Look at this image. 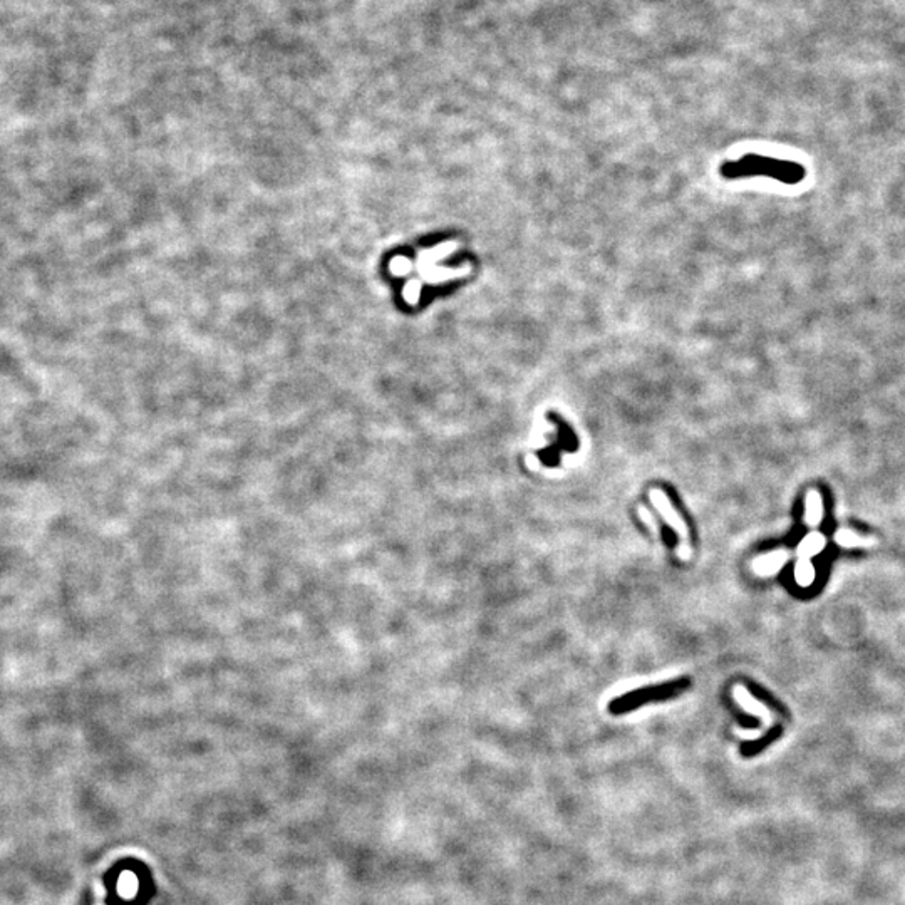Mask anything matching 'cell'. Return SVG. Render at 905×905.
<instances>
[{
	"label": "cell",
	"mask_w": 905,
	"mask_h": 905,
	"mask_svg": "<svg viewBox=\"0 0 905 905\" xmlns=\"http://www.w3.org/2000/svg\"><path fill=\"white\" fill-rule=\"evenodd\" d=\"M825 549H826L825 535H821L820 532H810L803 540L798 543L797 555L798 558H810V560H812V557L823 552Z\"/></svg>",
	"instance_id": "52a82bcc"
},
{
	"label": "cell",
	"mask_w": 905,
	"mask_h": 905,
	"mask_svg": "<svg viewBox=\"0 0 905 905\" xmlns=\"http://www.w3.org/2000/svg\"><path fill=\"white\" fill-rule=\"evenodd\" d=\"M814 578H817V570H814L812 560L810 558H798L797 565H794V582L801 589H808L812 587Z\"/></svg>",
	"instance_id": "9c48e42d"
},
{
	"label": "cell",
	"mask_w": 905,
	"mask_h": 905,
	"mask_svg": "<svg viewBox=\"0 0 905 905\" xmlns=\"http://www.w3.org/2000/svg\"><path fill=\"white\" fill-rule=\"evenodd\" d=\"M823 520V498L817 490H808L805 497V523L817 528Z\"/></svg>",
	"instance_id": "8992f818"
},
{
	"label": "cell",
	"mask_w": 905,
	"mask_h": 905,
	"mask_svg": "<svg viewBox=\"0 0 905 905\" xmlns=\"http://www.w3.org/2000/svg\"><path fill=\"white\" fill-rule=\"evenodd\" d=\"M733 694H734V699L739 703V706H741L743 709L747 711V713H751V714H756L758 718H761L765 723H770L768 707H766L763 703L756 701V699H754L753 696L747 692V689L745 686H741V684H736Z\"/></svg>",
	"instance_id": "5b68a950"
},
{
	"label": "cell",
	"mask_w": 905,
	"mask_h": 905,
	"mask_svg": "<svg viewBox=\"0 0 905 905\" xmlns=\"http://www.w3.org/2000/svg\"><path fill=\"white\" fill-rule=\"evenodd\" d=\"M833 538H835L837 545L844 546V549H865V546H873L877 543L875 538L861 537L850 528H840Z\"/></svg>",
	"instance_id": "ba28073f"
},
{
	"label": "cell",
	"mask_w": 905,
	"mask_h": 905,
	"mask_svg": "<svg viewBox=\"0 0 905 905\" xmlns=\"http://www.w3.org/2000/svg\"><path fill=\"white\" fill-rule=\"evenodd\" d=\"M724 171H727V176L751 175V173H758V175H771L774 176V178L788 181V183H794V181L801 180V176H803L801 166H797V164H790V163H781V161H774V160H766V158H750L746 161L743 160L739 164L726 166L724 168Z\"/></svg>",
	"instance_id": "6da1fadb"
},
{
	"label": "cell",
	"mask_w": 905,
	"mask_h": 905,
	"mask_svg": "<svg viewBox=\"0 0 905 905\" xmlns=\"http://www.w3.org/2000/svg\"><path fill=\"white\" fill-rule=\"evenodd\" d=\"M639 513H640V518H642V520H644L645 523H647V525H649V526H651V528H652V532H654L656 535H657V533H659V530H657V525H656V523H654V520H652V518H651V517H652V515H651V513H649V511H647V510H645V508H644V506H639Z\"/></svg>",
	"instance_id": "30bf717a"
},
{
	"label": "cell",
	"mask_w": 905,
	"mask_h": 905,
	"mask_svg": "<svg viewBox=\"0 0 905 905\" xmlns=\"http://www.w3.org/2000/svg\"><path fill=\"white\" fill-rule=\"evenodd\" d=\"M686 686H687V680H679V683H671V684H666V686L647 687V689L632 692V694L622 696V698L616 699V701L609 706V709H611V713L613 714L629 713V711L642 706V704H645L647 701H659V699L672 698V696L683 692V689Z\"/></svg>",
	"instance_id": "7a4b0ae2"
},
{
	"label": "cell",
	"mask_w": 905,
	"mask_h": 905,
	"mask_svg": "<svg viewBox=\"0 0 905 905\" xmlns=\"http://www.w3.org/2000/svg\"><path fill=\"white\" fill-rule=\"evenodd\" d=\"M790 553L786 550H774V552L765 553L761 557H758L756 560L753 562V570L754 573L761 577H771L777 575L778 572L786 565L788 562Z\"/></svg>",
	"instance_id": "277c9868"
},
{
	"label": "cell",
	"mask_w": 905,
	"mask_h": 905,
	"mask_svg": "<svg viewBox=\"0 0 905 905\" xmlns=\"http://www.w3.org/2000/svg\"><path fill=\"white\" fill-rule=\"evenodd\" d=\"M649 498H651V502L654 503L656 508L659 510V513L663 515L664 520H666L669 525L674 528V532L678 533V537L680 538V546H679L678 553H679L680 558L687 560V558L691 557L689 532H687V526H686V523H684L683 517H680L678 511L674 510L671 499H669V497L666 493H664V491L651 490V491H649Z\"/></svg>",
	"instance_id": "3957f363"
}]
</instances>
